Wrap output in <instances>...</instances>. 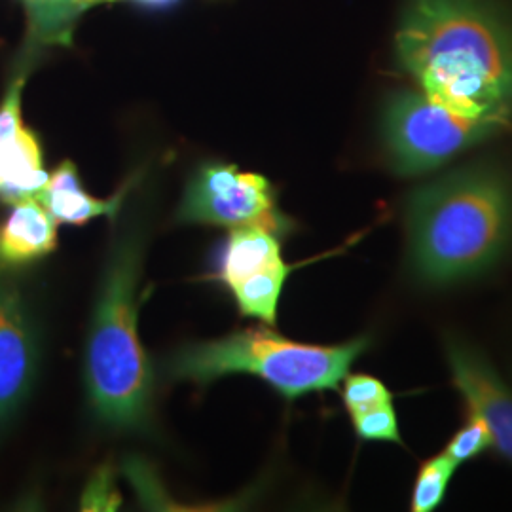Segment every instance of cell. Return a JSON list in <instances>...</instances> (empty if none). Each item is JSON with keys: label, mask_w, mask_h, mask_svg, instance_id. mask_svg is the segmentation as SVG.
Masks as SVG:
<instances>
[{"label": "cell", "mask_w": 512, "mask_h": 512, "mask_svg": "<svg viewBox=\"0 0 512 512\" xmlns=\"http://www.w3.org/2000/svg\"><path fill=\"white\" fill-rule=\"evenodd\" d=\"M141 232L116 238L101 279L86 340V391L97 421L112 431H141L152 414L154 372L139 338Z\"/></svg>", "instance_id": "3"}, {"label": "cell", "mask_w": 512, "mask_h": 512, "mask_svg": "<svg viewBox=\"0 0 512 512\" xmlns=\"http://www.w3.org/2000/svg\"><path fill=\"white\" fill-rule=\"evenodd\" d=\"M283 262L281 234L264 226L234 228L217 251L213 279L230 289L239 281Z\"/></svg>", "instance_id": "10"}, {"label": "cell", "mask_w": 512, "mask_h": 512, "mask_svg": "<svg viewBox=\"0 0 512 512\" xmlns=\"http://www.w3.org/2000/svg\"><path fill=\"white\" fill-rule=\"evenodd\" d=\"M294 268L296 266L283 262L262 274L247 277L232 285L228 291L234 296L239 313L243 317L258 319L268 327H274L281 294Z\"/></svg>", "instance_id": "14"}, {"label": "cell", "mask_w": 512, "mask_h": 512, "mask_svg": "<svg viewBox=\"0 0 512 512\" xmlns=\"http://www.w3.org/2000/svg\"><path fill=\"white\" fill-rule=\"evenodd\" d=\"M37 374V340L16 287L0 283V431L16 416Z\"/></svg>", "instance_id": "8"}, {"label": "cell", "mask_w": 512, "mask_h": 512, "mask_svg": "<svg viewBox=\"0 0 512 512\" xmlns=\"http://www.w3.org/2000/svg\"><path fill=\"white\" fill-rule=\"evenodd\" d=\"M129 186H122L109 200L95 198L86 192L80 183L76 165L63 162L48 177V183L38 192V202L54 217L55 222H65L73 226H84L99 217L114 219L122 207Z\"/></svg>", "instance_id": "11"}, {"label": "cell", "mask_w": 512, "mask_h": 512, "mask_svg": "<svg viewBox=\"0 0 512 512\" xmlns=\"http://www.w3.org/2000/svg\"><path fill=\"white\" fill-rule=\"evenodd\" d=\"M488 450H492L490 429L478 416L469 414L465 423L456 431V435L448 440L444 454L454 463L461 465V463L480 458Z\"/></svg>", "instance_id": "17"}, {"label": "cell", "mask_w": 512, "mask_h": 512, "mask_svg": "<svg viewBox=\"0 0 512 512\" xmlns=\"http://www.w3.org/2000/svg\"><path fill=\"white\" fill-rule=\"evenodd\" d=\"M55 247L57 222L42 203L35 198L14 203L0 224V264H29L54 253Z\"/></svg>", "instance_id": "12"}, {"label": "cell", "mask_w": 512, "mask_h": 512, "mask_svg": "<svg viewBox=\"0 0 512 512\" xmlns=\"http://www.w3.org/2000/svg\"><path fill=\"white\" fill-rule=\"evenodd\" d=\"M446 366L469 414L486 423L492 450L512 465V387L490 357L473 340L459 332L442 336Z\"/></svg>", "instance_id": "7"}, {"label": "cell", "mask_w": 512, "mask_h": 512, "mask_svg": "<svg viewBox=\"0 0 512 512\" xmlns=\"http://www.w3.org/2000/svg\"><path fill=\"white\" fill-rule=\"evenodd\" d=\"M29 21V46H73L76 21L86 10L76 0H21Z\"/></svg>", "instance_id": "13"}, {"label": "cell", "mask_w": 512, "mask_h": 512, "mask_svg": "<svg viewBox=\"0 0 512 512\" xmlns=\"http://www.w3.org/2000/svg\"><path fill=\"white\" fill-rule=\"evenodd\" d=\"M507 380H509V384H511V387H512V365H511V370H509V378H507Z\"/></svg>", "instance_id": "21"}, {"label": "cell", "mask_w": 512, "mask_h": 512, "mask_svg": "<svg viewBox=\"0 0 512 512\" xmlns=\"http://www.w3.org/2000/svg\"><path fill=\"white\" fill-rule=\"evenodd\" d=\"M511 122L509 114L465 112L416 88L389 93L380 133L393 173L421 177L501 135Z\"/></svg>", "instance_id": "5"}, {"label": "cell", "mask_w": 512, "mask_h": 512, "mask_svg": "<svg viewBox=\"0 0 512 512\" xmlns=\"http://www.w3.org/2000/svg\"><path fill=\"white\" fill-rule=\"evenodd\" d=\"M458 463H454L444 452L439 456L425 459L414 480L410 511L433 512L439 509L448 494L450 482L458 471Z\"/></svg>", "instance_id": "15"}, {"label": "cell", "mask_w": 512, "mask_h": 512, "mask_svg": "<svg viewBox=\"0 0 512 512\" xmlns=\"http://www.w3.org/2000/svg\"><path fill=\"white\" fill-rule=\"evenodd\" d=\"M177 220L230 230L264 226L281 236L291 226L277 211L274 186L266 177L226 164H207L196 171L184 190Z\"/></svg>", "instance_id": "6"}, {"label": "cell", "mask_w": 512, "mask_h": 512, "mask_svg": "<svg viewBox=\"0 0 512 512\" xmlns=\"http://www.w3.org/2000/svg\"><path fill=\"white\" fill-rule=\"evenodd\" d=\"M404 268L425 291L492 274L512 247V171L484 158L418 184L404 202Z\"/></svg>", "instance_id": "1"}, {"label": "cell", "mask_w": 512, "mask_h": 512, "mask_svg": "<svg viewBox=\"0 0 512 512\" xmlns=\"http://www.w3.org/2000/svg\"><path fill=\"white\" fill-rule=\"evenodd\" d=\"M84 10H88V8H92L95 4H101V2H116V0H76Z\"/></svg>", "instance_id": "19"}, {"label": "cell", "mask_w": 512, "mask_h": 512, "mask_svg": "<svg viewBox=\"0 0 512 512\" xmlns=\"http://www.w3.org/2000/svg\"><path fill=\"white\" fill-rule=\"evenodd\" d=\"M23 86L25 74H19L0 103V200L12 205L37 198L50 177L37 135L21 118Z\"/></svg>", "instance_id": "9"}, {"label": "cell", "mask_w": 512, "mask_h": 512, "mask_svg": "<svg viewBox=\"0 0 512 512\" xmlns=\"http://www.w3.org/2000/svg\"><path fill=\"white\" fill-rule=\"evenodd\" d=\"M135 2L148 4V6H164V4H169V2H173V0H135Z\"/></svg>", "instance_id": "20"}, {"label": "cell", "mask_w": 512, "mask_h": 512, "mask_svg": "<svg viewBox=\"0 0 512 512\" xmlns=\"http://www.w3.org/2000/svg\"><path fill=\"white\" fill-rule=\"evenodd\" d=\"M368 348V336L317 346L294 342L266 327H249L217 340L186 344L167 357L164 372L171 382L198 385L228 374H253L287 401H294L308 393L338 389Z\"/></svg>", "instance_id": "4"}, {"label": "cell", "mask_w": 512, "mask_h": 512, "mask_svg": "<svg viewBox=\"0 0 512 512\" xmlns=\"http://www.w3.org/2000/svg\"><path fill=\"white\" fill-rule=\"evenodd\" d=\"M395 59L435 99L512 116V16L495 0H404Z\"/></svg>", "instance_id": "2"}, {"label": "cell", "mask_w": 512, "mask_h": 512, "mask_svg": "<svg viewBox=\"0 0 512 512\" xmlns=\"http://www.w3.org/2000/svg\"><path fill=\"white\" fill-rule=\"evenodd\" d=\"M342 401L351 414L365 412L368 408L380 406V404L393 403V393L387 389V385L368 374H351L344 378L342 389Z\"/></svg>", "instance_id": "18"}, {"label": "cell", "mask_w": 512, "mask_h": 512, "mask_svg": "<svg viewBox=\"0 0 512 512\" xmlns=\"http://www.w3.org/2000/svg\"><path fill=\"white\" fill-rule=\"evenodd\" d=\"M351 421L357 439L363 442H391L404 446L393 403L380 404L365 412L351 414Z\"/></svg>", "instance_id": "16"}]
</instances>
